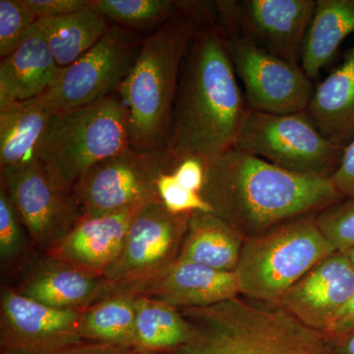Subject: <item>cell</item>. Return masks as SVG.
<instances>
[{
    "mask_svg": "<svg viewBox=\"0 0 354 354\" xmlns=\"http://www.w3.org/2000/svg\"><path fill=\"white\" fill-rule=\"evenodd\" d=\"M53 113L41 95L0 109L1 169L36 160L39 142Z\"/></svg>",
    "mask_w": 354,
    "mask_h": 354,
    "instance_id": "22",
    "label": "cell"
},
{
    "mask_svg": "<svg viewBox=\"0 0 354 354\" xmlns=\"http://www.w3.org/2000/svg\"><path fill=\"white\" fill-rule=\"evenodd\" d=\"M144 39L134 30L111 26L106 34L73 64L60 67L41 97L53 113L81 108L120 91L134 66Z\"/></svg>",
    "mask_w": 354,
    "mask_h": 354,
    "instance_id": "8",
    "label": "cell"
},
{
    "mask_svg": "<svg viewBox=\"0 0 354 354\" xmlns=\"http://www.w3.org/2000/svg\"><path fill=\"white\" fill-rule=\"evenodd\" d=\"M174 160L167 153L142 152L128 147L97 162L73 190L82 216H99L160 200L158 181L171 171Z\"/></svg>",
    "mask_w": 354,
    "mask_h": 354,
    "instance_id": "9",
    "label": "cell"
},
{
    "mask_svg": "<svg viewBox=\"0 0 354 354\" xmlns=\"http://www.w3.org/2000/svg\"><path fill=\"white\" fill-rule=\"evenodd\" d=\"M344 198H354V139L344 148L342 162L330 178Z\"/></svg>",
    "mask_w": 354,
    "mask_h": 354,
    "instance_id": "34",
    "label": "cell"
},
{
    "mask_svg": "<svg viewBox=\"0 0 354 354\" xmlns=\"http://www.w3.org/2000/svg\"><path fill=\"white\" fill-rule=\"evenodd\" d=\"M214 4L225 29L300 65L316 0H221Z\"/></svg>",
    "mask_w": 354,
    "mask_h": 354,
    "instance_id": "11",
    "label": "cell"
},
{
    "mask_svg": "<svg viewBox=\"0 0 354 354\" xmlns=\"http://www.w3.org/2000/svg\"><path fill=\"white\" fill-rule=\"evenodd\" d=\"M139 209L99 216H82L68 234L44 254L104 277L120 257L128 228Z\"/></svg>",
    "mask_w": 354,
    "mask_h": 354,
    "instance_id": "18",
    "label": "cell"
},
{
    "mask_svg": "<svg viewBox=\"0 0 354 354\" xmlns=\"http://www.w3.org/2000/svg\"><path fill=\"white\" fill-rule=\"evenodd\" d=\"M317 223L337 251L354 246V198H344L317 214Z\"/></svg>",
    "mask_w": 354,
    "mask_h": 354,
    "instance_id": "30",
    "label": "cell"
},
{
    "mask_svg": "<svg viewBox=\"0 0 354 354\" xmlns=\"http://www.w3.org/2000/svg\"><path fill=\"white\" fill-rule=\"evenodd\" d=\"M60 67L36 25L13 53L0 62V109L35 99L55 82Z\"/></svg>",
    "mask_w": 354,
    "mask_h": 354,
    "instance_id": "19",
    "label": "cell"
},
{
    "mask_svg": "<svg viewBox=\"0 0 354 354\" xmlns=\"http://www.w3.org/2000/svg\"><path fill=\"white\" fill-rule=\"evenodd\" d=\"M223 31L249 109L271 114L306 111L315 85L300 65L258 48L234 31Z\"/></svg>",
    "mask_w": 354,
    "mask_h": 354,
    "instance_id": "10",
    "label": "cell"
},
{
    "mask_svg": "<svg viewBox=\"0 0 354 354\" xmlns=\"http://www.w3.org/2000/svg\"><path fill=\"white\" fill-rule=\"evenodd\" d=\"M245 241L239 230L215 214L194 212L177 260L234 272Z\"/></svg>",
    "mask_w": 354,
    "mask_h": 354,
    "instance_id": "21",
    "label": "cell"
},
{
    "mask_svg": "<svg viewBox=\"0 0 354 354\" xmlns=\"http://www.w3.org/2000/svg\"><path fill=\"white\" fill-rule=\"evenodd\" d=\"M332 354H354V328L346 334L327 339Z\"/></svg>",
    "mask_w": 354,
    "mask_h": 354,
    "instance_id": "37",
    "label": "cell"
},
{
    "mask_svg": "<svg viewBox=\"0 0 354 354\" xmlns=\"http://www.w3.org/2000/svg\"><path fill=\"white\" fill-rule=\"evenodd\" d=\"M111 286V292L150 298L177 309L211 306L241 295L236 272L179 260L149 276Z\"/></svg>",
    "mask_w": 354,
    "mask_h": 354,
    "instance_id": "15",
    "label": "cell"
},
{
    "mask_svg": "<svg viewBox=\"0 0 354 354\" xmlns=\"http://www.w3.org/2000/svg\"><path fill=\"white\" fill-rule=\"evenodd\" d=\"M109 20L127 29L162 26L178 12L185 1L176 0H94Z\"/></svg>",
    "mask_w": 354,
    "mask_h": 354,
    "instance_id": "27",
    "label": "cell"
},
{
    "mask_svg": "<svg viewBox=\"0 0 354 354\" xmlns=\"http://www.w3.org/2000/svg\"><path fill=\"white\" fill-rule=\"evenodd\" d=\"M354 295V268L342 251L314 266L279 301L291 315L325 335Z\"/></svg>",
    "mask_w": 354,
    "mask_h": 354,
    "instance_id": "16",
    "label": "cell"
},
{
    "mask_svg": "<svg viewBox=\"0 0 354 354\" xmlns=\"http://www.w3.org/2000/svg\"><path fill=\"white\" fill-rule=\"evenodd\" d=\"M189 324L171 305L137 297L134 346L138 354H165L190 339Z\"/></svg>",
    "mask_w": 354,
    "mask_h": 354,
    "instance_id": "25",
    "label": "cell"
},
{
    "mask_svg": "<svg viewBox=\"0 0 354 354\" xmlns=\"http://www.w3.org/2000/svg\"><path fill=\"white\" fill-rule=\"evenodd\" d=\"M178 310L189 324L190 339L165 354H332L322 333L279 305L239 297Z\"/></svg>",
    "mask_w": 354,
    "mask_h": 354,
    "instance_id": "4",
    "label": "cell"
},
{
    "mask_svg": "<svg viewBox=\"0 0 354 354\" xmlns=\"http://www.w3.org/2000/svg\"><path fill=\"white\" fill-rule=\"evenodd\" d=\"M58 354H138L133 349L100 344V342H81Z\"/></svg>",
    "mask_w": 354,
    "mask_h": 354,
    "instance_id": "35",
    "label": "cell"
},
{
    "mask_svg": "<svg viewBox=\"0 0 354 354\" xmlns=\"http://www.w3.org/2000/svg\"><path fill=\"white\" fill-rule=\"evenodd\" d=\"M172 174L186 189L201 194L206 179V162L197 157H186L177 160Z\"/></svg>",
    "mask_w": 354,
    "mask_h": 354,
    "instance_id": "33",
    "label": "cell"
},
{
    "mask_svg": "<svg viewBox=\"0 0 354 354\" xmlns=\"http://www.w3.org/2000/svg\"><path fill=\"white\" fill-rule=\"evenodd\" d=\"M58 66L66 67L88 53L109 31V19L95 6L79 12L37 21Z\"/></svg>",
    "mask_w": 354,
    "mask_h": 354,
    "instance_id": "24",
    "label": "cell"
},
{
    "mask_svg": "<svg viewBox=\"0 0 354 354\" xmlns=\"http://www.w3.org/2000/svg\"><path fill=\"white\" fill-rule=\"evenodd\" d=\"M234 148L288 171L329 179L344 150L324 136L306 111L271 114L250 109Z\"/></svg>",
    "mask_w": 354,
    "mask_h": 354,
    "instance_id": "7",
    "label": "cell"
},
{
    "mask_svg": "<svg viewBox=\"0 0 354 354\" xmlns=\"http://www.w3.org/2000/svg\"><path fill=\"white\" fill-rule=\"evenodd\" d=\"M342 252L348 258V260L351 261V264L354 265V246L346 249V251H342Z\"/></svg>",
    "mask_w": 354,
    "mask_h": 354,
    "instance_id": "38",
    "label": "cell"
},
{
    "mask_svg": "<svg viewBox=\"0 0 354 354\" xmlns=\"http://www.w3.org/2000/svg\"><path fill=\"white\" fill-rule=\"evenodd\" d=\"M15 290L55 308L84 310L111 295V283L101 274L44 254L27 267Z\"/></svg>",
    "mask_w": 354,
    "mask_h": 354,
    "instance_id": "17",
    "label": "cell"
},
{
    "mask_svg": "<svg viewBox=\"0 0 354 354\" xmlns=\"http://www.w3.org/2000/svg\"><path fill=\"white\" fill-rule=\"evenodd\" d=\"M248 109L215 4L204 1L181 62L167 153L174 164L186 157L209 164L234 148Z\"/></svg>",
    "mask_w": 354,
    "mask_h": 354,
    "instance_id": "1",
    "label": "cell"
},
{
    "mask_svg": "<svg viewBox=\"0 0 354 354\" xmlns=\"http://www.w3.org/2000/svg\"><path fill=\"white\" fill-rule=\"evenodd\" d=\"M128 147L127 106L113 93L94 104L53 113L36 160L57 189L73 195L88 169Z\"/></svg>",
    "mask_w": 354,
    "mask_h": 354,
    "instance_id": "5",
    "label": "cell"
},
{
    "mask_svg": "<svg viewBox=\"0 0 354 354\" xmlns=\"http://www.w3.org/2000/svg\"><path fill=\"white\" fill-rule=\"evenodd\" d=\"M354 328V295L335 317L329 328L326 330V339H333L339 335L346 334Z\"/></svg>",
    "mask_w": 354,
    "mask_h": 354,
    "instance_id": "36",
    "label": "cell"
},
{
    "mask_svg": "<svg viewBox=\"0 0 354 354\" xmlns=\"http://www.w3.org/2000/svg\"><path fill=\"white\" fill-rule=\"evenodd\" d=\"M30 241L46 253L68 234L82 216L74 195L57 189L36 160L0 171Z\"/></svg>",
    "mask_w": 354,
    "mask_h": 354,
    "instance_id": "12",
    "label": "cell"
},
{
    "mask_svg": "<svg viewBox=\"0 0 354 354\" xmlns=\"http://www.w3.org/2000/svg\"><path fill=\"white\" fill-rule=\"evenodd\" d=\"M354 34V0H316L302 50L300 66L316 80L344 39Z\"/></svg>",
    "mask_w": 354,
    "mask_h": 354,
    "instance_id": "23",
    "label": "cell"
},
{
    "mask_svg": "<svg viewBox=\"0 0 354 354\" xmlns=\"http://www.w3.org/2000/svg\"><path fill=\"white\" fill-rule=\"evenodd\" d=\"M83 310L39 304L3 286L0 295V348L30 354H58L83 342Z\"/></svg>",
    "mask_w": 354,
    "mask_h": 354,
    "instance_id": "13",
    "label": "cell"
},
{
    "mask_svg": "<svg viewBox=\"0 0 354 354\" xmlns=\"http://www.w3.org/2000/svg\"><path fill=\"white\" fill-rule=\"evenodd\" d=\"M0 354H30L25 353H18V351H1Z\"/></svg>",
    "mask_w": 354,
    "mask_h": 354,
    "instance_id": "39",
    "label": "cell"
},
{
    "mask_svg": "<svg viewBox=\"0 0 354 354\" xmlns=\"http://www.w3.org/2000/svg\"><path fill=\"white\" fill-rule=\"evenodd\" d=\"M37 19L24 0H0V57H7L22 43Z\"/></svg>",
    "mask_w": 354,
    "mask_h": 354,
    "instance_id": "29",
    "label": "cell"
},
{
    "mask_svg": "<svg viewBox=\"0 0 354 354\" xmlns=\"http://www.w3.org/2000/svg\"><path fill=\"white\" fill-rule=\"evenodd\" d=\"M158 196L167 211L174 215L194 212L213 213L200 193L186 189L176 180L171 171L164 172L158 181Z\"/></svg>",
    "mask_w": 354,
    "mask_h": 354,
    "instance_id": "31",
    "label": "cell"
},
{
    "mask_svg": "<svg viewBox=\"0 0 354 354\" xmlns=\"http://www.w3.org/2000/svg\"><path fill=\"white\" fill-rule=\"evenodd\" d=\"M316 216H301L262 236L246 239L235 270L242 297L278 305L314 266L337 251Z\"/></svg>",
    "mask_w": 354,
    "mask_h": 354,
    "instance_id": "6",
    "label": "cell"
},
{
    "mask_svg": "<svg viewBox=\"0 0 354 354\" xmlns=\"http://www.w3.org/2000/svg\"><path fill=\"white\" fill-rule=\"evenodd\" d=\"M326 138L346 148L354 139V44L337 68L317 84L306 109Z\"/></svg>",
    "mask_w": 354,
    "mask_h": 354,
    "instance_id": "20",
    "label": "cell"
},
{
    "mask_svg": "<svg viewBox=\"0 0 354 354\" xmlns=\"http://www.w3.org/2000/svg\"><path fill=\"white\" fill-rule=\"evenodd\" d=\"M201 195L246 239L344 199L329 178L288 171L235 148L206 165Z\"/></svg>",
    "mask_w": 354,
    "mask_h": 354,
    "instance_id": "2",
    "label": "cell"
},
{
    "mask_svg": "<svg viewBox=\"0 0 354 354\" xmlns=\"http://www.w3.org/2000/svg\"><path fill=\"white\" fill-rule=\"evenodd\" d=\"M136 302L134 295L111 292L84 309L80 321L82 341L133 349Z\"/></svg>",
    "mask_w": 354,
    "mask_h": 354,
    "instance_id": "26",
    "label": "cell"
},
{
    "mask_svg": "<svg viewBox=\"0 0 354 354\" xmlns=\"http://www.w3.org/2000/svg\"><path fill=\"white\" fill-rule=\"evenodd\" d=\"M204 1H185L144 39L120 94L127 106L129 144L142 152L167 153L181 62L199 24Z\"/></svg>",
    "mask_w": 354,
    "mask_h": 354,
    "instance_id": "3",
    "label": "cell"
},
{
    "mask_svg": "<svg viewBox=\"0 0 354 354\" xmlns=\"http://www.w3.org/2000/svg\"><path fill=\"white\" fill-rule=\"evenodd\" d=\"M191 214L174 215L160 200L148 203L135 214L120 257L104 272L111 285L149 276L178 258Z\"/></svg>",
    "mask_w": 354,
    "mask_h": 354,
    "instance_id": "14",
    "label": "cell"
},
{
    "mask_svg": "<svg viewBox=\"0 0 354 354\" xmlns=\"http://www.w3.org/2000/svg\"><path fill=\"white\" fill-rule=\"evenodd\" d=\"M30 239L24 223L3 184L0 183V259L11 265L27 250Z\"/></svg>",
    "mask_w": 354,
    "mask_h": 354,
    "instance_id": "28",
    "label": "cell"
},
{
    "mask_svg": "<svg viewBox=\"0 0 354 354\" xmlns=\"http://www.w3.org/2000/svg\"><path fill=\"white\" fill-rule=\"evenodd\" d=\"M37 19L62 17L92 6L93 0H24Z\"/></svg>",
    "mask_w": 354,
    "mask_h": 354,
    "instance_id": "32",
    "label": "cell"
}]
</instances>
